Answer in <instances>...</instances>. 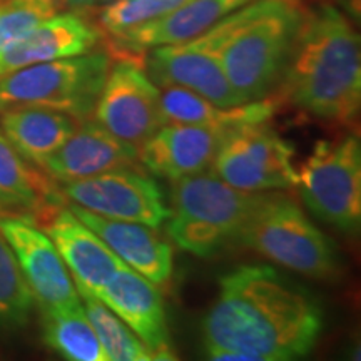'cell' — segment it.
<instances>
[{
	"mask_svg": "<svg viewBox=\"0 0 361 361\" xmlns=\"http://www.w3.org/2000/svg\"><path fill=\"white\" fill-rule=\"evenodd\" d=\"M316 298L266 264L239 266L219 279L202 323L211 360L286 361L306 356L323 331Z\"/></svg>",
	"mask_w": 361,
	"mask_h": 361,
	"instance_id": "cell-1",
	"label": "cell"
},
{
	"mask_svg": "<svg viewBox=\"0 0 361 361\" xmlns=\"http://www.w3.org/2000/svg\"><path fill=\"white\" fill-rule=\"evenodd\" d=\"M293 106L318 119L353 124L361 107V42L333 4L305 8L279 80Z\"/></svg>",
	"mask_w": 361,
	"mask_h": 361,
	"instance_id": "cell-2",
	"label": "cell"
},
{
	"mask_svg": "<svg viewBox=\"0 0 361 361\" xmlns=\"http://www.w3.org/2000/svg\"><path fill=\"white\" fill-rule=\"evenodd\" d=\"M305 8L303 0H252L234 12L223 67L243 102L268 99L279 85Z\"/></svg>",
	"mask_w": 361,
	"mask_h": 361,
	"instance_id": "cell-3",
	"label": "cell"
},
{
	"mask_svg": "<svg viewBox=\"0 0 361 361\" xmlns=\"http://www.w3.org/2000/svg\"><path fill=\"white\" fill-rule=\"evenodd\" d=\"M263 196L239 191L207 169L174 180L166 221L171 241L189 255L209 258L238 238Z\"/></svg>",
	"mask_w": 361,
	"mask_h": 361,
	"instance_id": "cell-4",
	"label": "cell"
},
{
	"mask_svg": "<svg viewBox=\"0 0 361 361\" xmlns=\"http://www.w3.org/2000/svg\"><path fill=\"white\" fill-rule=\"evenodd\" d=\"M238 243L283 268L328 281L340 274V256L290 197L264 192L239 231Z\"/></svg>",
	"mask_w": 361,
	"mask_h": 361,
	"instance_id": "cell-5",
	"label": "cell"
},
{
	"mask_svg": "<svg viewBox=\"0 0 361 361\" xmlns=\"http://www.w3.org/2000/svg\"><path fill=\"white\" fill-rule=\"evenodd\" d=\"M112 64L109 52L94 49L80 56L22 67L0 78V112L40 106L82 121L92 116Z\"/></svg>",
	"mask_w": 361,
	"mask_h": 361,
	"instance_id": "cell-6",
	"label": "cell"
},
{
	"mask_svg": "<svg viewBox=\"0 0 361 361\" xmlns=\"http://www.w3.org/2000/svg\"><path fill=\"white\" fill-rule=\"evenodd\" d=\"M310 213L355 236L361 226V144L355 134L319 139L296 169V186Z\"/></svg>",
	"mask_w": 361,
	"mask_h": 361,
	"instance_id": "cell-7",
	"label": "cell"
},
{
	"mask_svg": "<svg viewBox=\"0 0 361 361\" xmlns=\"http://www.w3.org/2000/svg\"><path fill=\"white\" fill-rule=\"evenodd\" d=\"M234 12L196 37L146 51L149 78L159 87H184L219 107L243 102L231 87L223 67V47L231 32Z\"/></svg>",
	"mask_w": 361,
	"mask_h": 361,
	"instance_id": "cell-8",
	"label": "cell"
},
{
	"mask_svg": "<svg viewBox=\"0 0 361 361\" xmlns=\"http://www.w3.org/2000/svg\"><path fill=\"white\" fill-rule=\"evenodd\" d=\"M268 123L241 124L226 130L211 171L239 191L271 192L295 188V149Z\"/></svg>",
	"mask_w": 361,
	"mask_h": 361,
	"instance_id": "cell-9",
	"label": "cell"
},
{
	"mask_svg": "<svg viewBox=\"0 0 361 361\" xmlns=\"http://www.w3.org/2000/svg\"><path fill=\"white\" fill-rule=\"evenodd\" d=\"M92 119L139 149L164 124L161 87L139 62L124 56L111 64Z\"/></svg>",
	"mask_w": 361,
	"mask_h": 361,
	"instance_id": "cell-10",
	"label": "cell"
},
{
	"mask_svg": "<svg viewBox=\"0 0 361 361\" xmlns=\"http://www.w3.org/2000/svg\"><path fill=\"white\" fill-rule=\"evenodd\" d=\"M72 204L104 218L134 221L159 229L171 216L164 192L137 168H121L64 184Z\"/></svg>",
	"mask_w": 361,
	"mask_h": 361,
	"instance_id": "cell-11",
	"label": "cell"
},
{
	"mask_svg": "<svg viewBox=\"0 0 361 361\" xmlns=\"http://www.w3.org/2000/svg\"><path fill=\"white\" fill-rule=\"evenodd\" d=\"M0 233L16 256L22 276L40 310L75 305L80 296L49 234L29 216L0 214Z\"/></svg>",
	"mask_w": 361,
	"mask_h": 361,
	"instance_id": "cell-12",
	"label": "cell"
},
{
	"mask_svg": "<svg viewBox=\"0 0 361 361\" xmlns=\"http://www.w3.org/2000/svg\"><path fill=\"white\" fill-rule=\"evenodd\" d=\"M135 333L156 361L176 360L159 288L124 263L96 295Z\"/></svg>",
	"mask_w": 361,
	"mask_h": 361,
	"instance_id": "cell-13",
	"label": "cell"
},
{
	"mask_svg": "<svg viewBox=\"0 0 361 361\" xmlns=\"http://www.w3.org/2000/svg\"><path fill=\"white\" fill-rule=\"evenodd\" d=\"M40 221L42 229L52 239L69 269L78 291L96 296L104 284L114 276L123 261L87 224L72 213L71 207L56 206Z\"/></svg>",
	"mask_w": 361,
	"mask_h": 361,
	"instance_id": "cell-14",
	"label": "cell"
},
{
	"mask_svg": "<svg viewBox=\"0 0 361 361\" xmlns=\"http://www.w3.org/2000/svg\"><path fill=\"white\" fill-rule=\"evenodd\" d=\"M102 37L99 24L80 12H57L0 52V78L27 66L87 54Z\"/></svg>",
	"mask_w": 361,
	"mask_h": 361,
	"instance_id": "cell-15",
	"label": "cell"
},
{
	"mask_svg": "<svg viewBox=\"0 0 361 361\" xmlns=\"http://www.w3.org/2000/svg\"><path fill=\"white\" fill-rule=\"evenodd\" d=\"M137 161V147L117 139L87 117L79 121L71 137L40 164V169L67 184L112 169L135 168Z\"/></svg>",
	"mask_w": 361,
	"mask_h": 361,
	"instance_id": "cell-16",
	"label": "cell"
},
{
	"mask_svg": "<svg viewBox=\"0 0 361 361\" xmlns=\"http://www.w3.org/2000/svg\"><path fill=\"white\" fill-rule=\"evenodd\" d=\"M69 207L126 266L137 271L156 286L169 283L174 268L173 247L156 228L134 221L104 218L75 204Z\"/></svg>",
	"mask_w": 361,
	"mask_h": 361,
	"instance_id": "cell-17",
	"label": "cell"
},
{
	"mask_svg": "<svg viewBox=\"0 0 361 361\" xmlns=\"http://www.w3.org/2000/svg\"><path fill=\"white\" fill-rule=\"evenodd\" d=\"M226 130L166 123L141 147L137 159L157 178L174 180L209 169Z\"/></svg>",
	"mask_w": 361,
	"mask_h": 361,
	"instance_id": "cell-18",
	"label": "cell"
},
{
	"mask_svg": "<svg viewBox=\"0 0 361 361\" xmlns=\"http://www.w3.org/2000/svg\"><path fill=\"white\" fill-rule=\"evenodd\" d=\"M250 2L252 0H186L168 16L114 37L112 45L124 56H133L157 45L184 42L206 32L209 27Z\"/></svg>",
	"mask_w": 361,
	"mask_h": 361,
	"instance_id": "cell-19",
	"label": "cell"
},
{
	"mask_svg": "<svg viewBox=\"0 0 361 361\" xmlns=\"http://www.w3.org/2000/svg\"><path fill=\"white\" fill-rule=\"evenodd\" d=\"M67 112L40 106H19L0 112V130L27 162L40 164L52 156L78 128Z\"/></svg>",
	"mask_w": 361,
	"mask_h": 361,
	"instance_id": "cell-20",
	"label": "cell"
},
{
	"mask_svg": "<svg viewBox=\"0 0 361 361\" xmlns=\"http://www.w3.org/2000/svg\"><path fill=\"white\" fill-rule=\"evenodd\" d=\"M276 107L268 99L233 107H219L192 90L184 87H161V112L164 124H192L228 130L241 124L269 121Z\"/></svg>",
	"mask_w": 361,
	"mask_h": 361,
	"instance_id": "cell-21",
	"label": "cell"
},
{
	"mask_svg": "<svg viewBox=\"0 0 361 361\" xmlns=\"http://www.w3.org/2000/svg\"><path fill=\"white\" fill-rule=\"evenodd\" d=\"M57 202L47 179L30 168L0 130V214L29 216L39 223Z\"/></svg>",
	"mask_w": 361,
	"mask_h": 361,
	"instance_id": "cell-22",
	"label": "cell"
},
{
	"mask_svg": "<svg viewBox=\"0 0 361 361\" xmlns=\"http://www.w3.org/2000/svg\"><path fill=\"white\" fill-rule=\"evenodd\" d=\"M44 341L62 358L71 361H107L82 301L66 308L42 311Z\"/></svg>",
	"mask_w": 361,
	"mask_h": 361,
	"instance_id": "cell-23",
	"label": "cell"
},
{
	"mask_svg": "<svg viewBox=\"0 0 361 361\" xmlns=\"http://www.w3.org/2000/svg\"><path fill=\"white\" fill-rule=\"evenodd\" d=\"M78 293L85 314L92 323L99 341L106 351L107 361H156L152 351L97 296L82 291Z\"/></svg>",
	"mask_w": 361,
	"mask_h": 361,
	"instance_id": "cell-24",
	"label": "cell"
},
{
	"mask_svg": "<svg viewBox=\"0 0 361 361\" xmlns=\"http://www.w3.org/2000/svg\"><path fill=\"white\" fill-rule=\"evenodd\" d=\"M34 298L16 256L0 233V329L20 328L29 322Z\"/></svg>",
	"mask_w": 361,
	"mask_h": 361,
	"instance_id": "cell-25",
	"label": "cell"
},
{
	"mask_svg": "<svg viewBox=\"0 0 361 361\" xmlns=\"http://www.w3.org/2000/svg\"><path fill=\"white\" fill-rule=\"evenodd\" d=\"M186 0H109L99 12L97 24L112 39L149 22L161 19Z\"/></svg>",
	"mask_w": 361,
	"mask_h": 361,
	"instance_id": "cell-26",
	"label": "cell"
},
{
	"mask_svg": "<svg viewBox=\"0 0 361 361\" xmlns=\"http://www.w3.org/2000/svg\"><path fill=\"white\" fill-rule=\"evenodd\" d=\"M62 7V0H0V52Z\"/></svg>",
	"mask_w": 361,
	"mask_h": 361,
	"instance_id": "cell-27",
	"label": "cell"
},
{
	"mask_svg": "<svg viewBox=\"0 0 361 361\" xmlns=\"http://www.w3.org/2000/svg\"><path fill=\"white\" fill-rule=\"evenodd\" d=\"M102 2V0H62V6H67L71 8H87L96 6V4Z\"/></svg>",
	"mask_w": 361,
	"mask_h": 361,
	"instance_id": "cell-28",
	"label": "cell"
},
{
	"mask_svg": "<svg viewBox=\"0 0 361 361\" xmlns=\"http://www.w3.org/2000/svg\"><path fill=\"white\" fill-rule=\"evenodd\" d=\"M106 2H109V0H102V4H106Z\"/></svg>",
	"mask_w": 361,
	"mask_h": 361,
	"instance_id": "cell-29",
	"label": "cell"
}]
</instances>
